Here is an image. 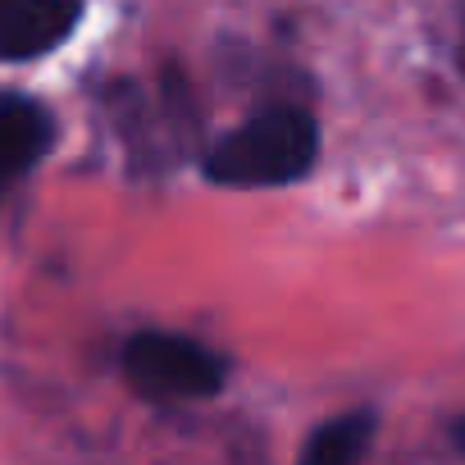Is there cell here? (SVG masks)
Masks as SVG:
<instances>
[{
  "instance_id": "6da1fadb",
  "label": "cell",
  "mask_w": 465,
  "mask_h": 465,
  "mask_svg": "<svg viewBox=\"0 0 465 465\" xmlns=\"http://www.w3.org/2000/svg\"><path fill=\"white\" fill-rule=\"evenodd\" d=\"M320 155V128L306 110H265L232 128L210 155L205 173L223 187H279L302 178Z\"/></svg>"
},
{
  "instance_id": "7a4b0ae2",
  "label": "cell",
  "mask_w": 465,
  "mask_h": 465,
  "mask_svg": "<svg viewBox=\"0 0 465 465\" xmlns=\"http://www.w3.org/2000/svg\"><path fill=\"white\" fill-rule=\"evenodd\" d=\"M128 383L151 401H201L214 397L228 379L219 351L183 333H137L124 347Z\"/></svg>"
},
{
  "instance_id": "3957f363",
  "label": "cell",
  "mask_w": 465,
  "mask_h": 465,
  "mask_svg": "<svg viewBox=\"0 0 465 465\" xmlns=\"http://www.w3.org/2000/svg\"><path fill=\"white\" fill-rule=\"evenodd\" d=\"M78 15H83L78 0H19L5 28H0V60H37L55 51L74 33Z\"/></svg>"
},
{
  "instance_id": "277c9868",
  "label": "cell",
  "mask_w": 465,
  "mask_h": 465,
  "mask_svg": "<svg viewBox=\"0 0 465 465\" xmlns=\"http://www.w3.org/2000/svg\"><path fill=\"white\" fill-rule=\"evenodd\" d=\"M51 146V119L33 101H0V196L10 192V183L37 164V155Z\"/></svg>"
},
{
  "instance_id": "5b68a950",
  "label": "cell",
  "mask_w": 465,
  "mask_h": 465,
  "mask_svg": "<svg viewBox=\"0 0 465 465\" xmlns=\"http://www.w3.org/2000/svg\"><path fill=\"white\" fill-rule=\"evenodd\" d=\"M370 438H374V415L370 411H347V415H338V420H329L311 433L297 465H356L365 456Z\"/></svg>"
},
{
  "instance_id": "8992f818",
  "label": "cell",
  "mask_w": 465,
  "mask_h": 465,
  "mask_svg": "<svg viewBox=\"0 0 465 465\" xmlns=\"http://www.w3.org/2000/svg\"><path fill=\"white\" fill-rule=\"evenodd\" d=\"M451 447L465 456V415H456V420H451Z\"/></svg>"
},
{
  "instance_id": "52a82bcc",
  "label": "cell",
  "mask_w": 465,
  "mask_h": 465,
  "mask_svg": "<svg viewBox=\"0 0 465 465\" xmlns=\"http://www.w3.org/2000/svg\"><path fill=\"white\" fill-rule=\"evenodd\" d=\"M15 5H19V0H0V28H5V19L15 15Z\"/></svg>"
},
{
  "instance_id": "ba28073f",
  "label": "cell",
  "mask_w": 465,
  "mask_h": 465,
  "mask_svg": "<svg viewBox=\"0 0 465 465\" xmlns=\"http://www.w3.org/2000/svg\"><path fill=\"white\" fill-rule=\"evenodd\" d=\"M460 74H465V24H460Z\"/></svg>"
}]
</instances>
